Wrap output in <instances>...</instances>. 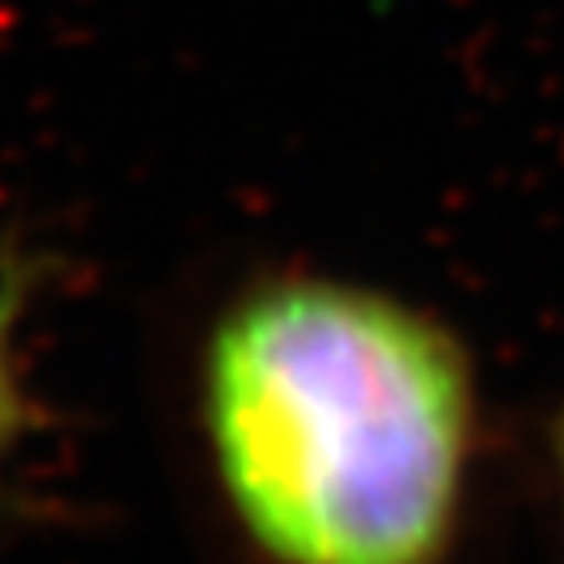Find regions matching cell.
<instances>
[{
    "label": "cell",
    "instance_id": "1",
    "mask_svg": "<svg viewBox=\"0 0 564 564\" xmlns=\"http://www.w3.org/2000/svg\"><path fill=\"white\" fill-rule=\"evenodd\" d=\"M223 510L263 564H452L477 372L435 314L330 276L251 284L202 351Z\"/></svg>",
    "mask_w": 564,
    "mask_h": 564
},
{
    "label": "cell",
    "instance_id": "2",
    "mask_svg": "<svg viewBox=\"0 0 564 564\" xmlns=\"http://www.w3.org/2000/svg\"><path fill=\"white\" fill-rule=\"evenodd\" d=\"M21 318V293L13 281L0 284V473L9 456L18 452L25 431V381L18 364V339L13 326Z\"/></svg>",
    "mask_w": 564,
    "mask_h": 564
},
{
    "label": "cell",
    "instance_id": "3",
    "mask_svg": "<svg viewBox=\"0 0 564 564\" xmlns=\"http://www.w3.org/2000/svg\"><path fill=\"white\" fill-rule=\"evenodd\" d=\"M552 473H556V494H561L564 506V405L556 414V423H552Z\"/></svg>",
    "mask_w": 564,
    "mask_h": 564
}]
</instances>
